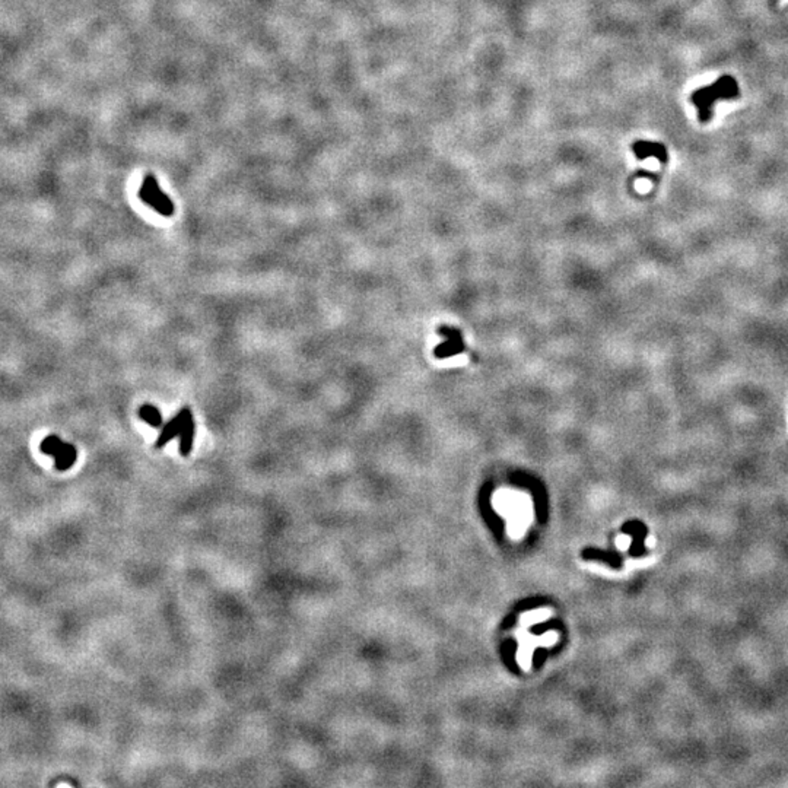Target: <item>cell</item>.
I'll return each instance as SVG.
<instances>
[{
	"instance_id": "obj_6",
	"label": "cell",
	"mask_w": 788,
	"mask_h": 788,
	"mask_svg": "<svg viewBox=\"0 0 788 788\" xmlns=\"http://www.w3.org/2000/svg\"><path fill=\"white\" fill-rule=\"evenodd\" d=\"M194 432H196V426H194V421H193V416L184 424L182 432H180V454L187 457L190 453H191V447H193V441H194Z\"/></svg>"
},
{
	"instance_id": "obj_7",
	"label": "cell",
	"mask_w": 788,
	"mask_h": 788,
	"mask_svg": "<svg viewBox=\"0 0 788 788\" xmlns=\"http://www.w3.org/2000/svg\"><path fill=\"white\" fill-rule=\"evenodd\" d=\"M139 416L142 421L148 422L151 426L154 428H159L162 425V416H161V412L158 411V409L152 404H145L140 407L139 411Z\"/></svg>"
},
{
	"instance_id": "obj_3",
	"label": "cell",
	"mask_w": 788,
	"mask_h": 788,
	"mask_svg": "<svg viewBox=\"0 0 788 788\" xmlns=\"http://www.w3.org/2000/svg\"><path fill=\"white\" fill-rule=\"evenodd\" d=\"M41 450L46 454L54 456L58 471H66L76 460V448L70 444H65L58 436H47L41 444Z\"/></svg>"
},
{
	"instance_id": "obj_5",
	"label": "cell",
	"mask_w": 788,
	"mask_h": 788,
	"mask_svg": "<svg viewBox=\"0 0 788 788\" xmlns=\"http://www.w3.org/2000/svg\"><path fill=\"white\" fill-rule=\"evenodd\" d=\"M632 152L638 159H647L650 157L657 158L660 162L667 161V149L663 143L658 142H648V140H638L632 143Z\"/></svg>"
},
{
	"instance_id": "obj_4",
	"label": "cell",
	"mask_w": 788,
	"mask_h": 788,
	"mask_svg": "<svg viewBox=\"0 0 788 788\" xmlns=\"http://www.w3.org/2000/svg\"><path fill=\"white\" fill-rule=\"evenodd\" d=\"M191 416H193V415H191V411H190L189 407L182 409V411H180L177 415H175V416L162 428V431H161V434H159V436H158V440H157L155 447H157V448H162L167 443H169V441L172 440V438L179 436L180 432H182V429H183V426H184V424H186Z\"/></svg>"
},
{
	"instance_id": "obj_2",
	"label": "cell",
	"mask_w": 788,
	"mask_h": 788,
	"mask_svg": "<svg viewBox=\"0 0 788 788\" xmlns=\"http://www.w3.org/2000/svg\"><path fill=\"white\" fill-rule=\"evenodd\" d=\"M139 196L146 204H149L151 208H154L161 215L171 216L174 214V204L171 199L161 190L154 175H146L143 179Z\"/></svg>"
},
{
	"instance_id": "obj_1",
	"label": "cell",
	"mask_w": 788,
	"mask_h": 788,
	"mask_svg": "<svg viewBox=\"0 0 788 788\" xmlns=\"http://www.w3.org/2000/svg\"><path fill=\"white\" fill-rule=\"evenodd\" d=\"M740 97L739 83L732 75H723L714 83L699 88L690 95V103L698 110L700 123H710L714 115V105L718 101H733Z\"/></svg>"
}]
</instances>
